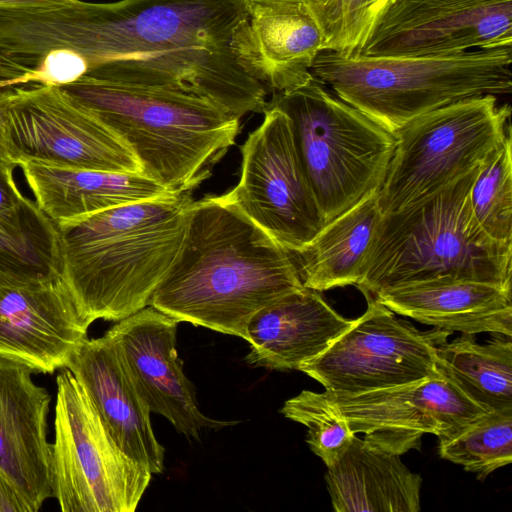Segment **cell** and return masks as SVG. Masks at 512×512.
Returning a JSON list of instances; mask_svg holds the SVG:
<instances>
[{
	"instance_id": "8992f818",
	"label": "cell",
	"mask_w": 512,
	"mask_h": 512,
	"mask_svg": "<svg viewBox=\"0 0 512 512\" xmlns=\"http://www.w3.org/2000/svg\"><path fill=\"white\" fill-rule=\"evenodd\" d=\"M511 48L407 57L323 51L311 73L393 133L422 114L460 100L510 94Z\"/></svg>"
},
{
	"instance_id": "9a60e30c",
	"label": "cell",
	"mask_w": 512,
	"mask_h": 512,
	"mask_svg": "<svg viewBox=\"0 0 512 512\" xmlns=\"http://www.w3.org/2000/svg\"><path fill=\"white\" fill-rule=\"evenodd\" d=\"M325 393L366 444L399 456L418 449L423 435L447 436L487 412L443 374L360 394Z\"/></svg>"
},
{
	"instance_id": "4316f807",
	"label": "cell",
	"mask_w": 512,
	"mask_h": 512,
	"mask_svg": "<svg viewBox=\"0 0 512 512\" xmlns=\"http://www.w3.org/2000/svg\"><path fill=\"white\" fill-rule=\"evenodd\" d=\"M481 165L471 190L475 220L493 240L512 244V136Z\"/></svg>"
},
{
	"instance_id": "2e32d148",
	"label": "cell",
	"mask_w": 512,
	"mask_h": 512,
	"mask_svg": "<svg viewBox=\"0 0 512 512\" xmlns=\"http://www.w3.org/2000/svg\"><path fill=\"white\" fill-rule=\"evenodd\" d=\"M178 321L148 305L119 320L105 334L121 353L135 387L150 413L164 416L186 437L231 423L205 416L177 355Z\"/></svg>"
},
{
	"instance_id": "52a82bcc",
	"label": "cell",
	"mask_w": 512,
	"mask_h": 512,
	"mask_svg": "<svg viewBox=\"0 0 512 512\" xmlns=\"http://www.w3.org/2000/svg\"><path fill=\"white\" fill-rule=\"evenodd\" d=\"M267 106L289 119L294 145L325 224L379 191L396 140L314 76L273 93Z\"/></svg>"
},
{
	"instance_id": "277c9868",
	"label": "cell",
	"mask_w": 512,
	"mask_h": 512,
	"mask_svg": "<svg viewBox=\"0 0 512 512\" xmlns=\"http://www.w3.org/2000/svg\"><path fill=\"white\" fill-rule=\"evenodd\" d=\"M481 165L401 210L381 214L355 285L367 301L386 289L431 280L511 288L512 244L491 239L471 208Z\"/></svg>"
},
{
	"instance_id": "ffe728a7",
	"label": "cell",
	"mask_w": 512,
	"mask_h": 512,
	"mask_svg": "<svg viewBox=\"0 0 512 512\" xmlns=\"http://www.w3.org/2000/svg\"><path fill=\"white\" fill-rule=\"evenodd\" d=\"M354 322L335 311L319 291L302 288L257 312L247 327L255 367L297 369L320 355Z\"/></svg>"
},
{
	"instance_id": "f1b7e54d",
	"label": "cell",
	"mask_w": 512,
	"mask_h": 512,
	"mask_svg": "<svg viewBox=\"0 0 512 512\" xmlns=\"http://www.w3.org/2000/svg\"><path fill=\"white\" fill-rule=\"evenodd\" d=\"M385 0H306L322 31L323 51L356 53Z\"/></svg>"
},
{
	"instance_id": "4dcf8cb0",
	"label": "cell",
	"mask_w": 512,
	"mask_h": 512,
	"mask_svg": "<svg viewBox=\"0 0 512 512\" xmlns=\"http://www.w3.org/2000/svg\"><path fill=\"white\" fill-rule=\"evenodd\" d=\"M0 512H34L32 506L0 472Z\"/></svg>"
},
{
	"instance_id": "6da1fadb",
	"label": "cell",
	"mask_w": 512,
	"mask_h": 512,
	"mask_svg": "<svg viewBox=\"0 0 512 512\" xmlns=\"http://www.w3.org/2000/svg\"><path fill=\"white\" fill-rule=\"evenodd\" d=\"M84 13L83 76L196 95L239 119L266 109L268 90L235 53L247 0L85 2Z\"/></svg>"
},
{
	"instance_id": "5b68a950",
	"label": "cell",
	"mask_w": 512,
	"mask_h": 512,
	"mask_svg": "<svg viewBox=\"0 0 512 512\" xmlns=\"http://www.w3.org/2000/svg\"><path fill=\"white\" fill-rule=\"evenodd\" d=\"M60 87L132 150L142 174L168 191H193L235 144L239 118L205 98L82 76Z\"/></svg>"
},
{
	"instance_id": "ac0fdd59",
	"label": "cell",
	"mask_w": 512,
	"mask_h": 512,
	"mask_svg": "<svg viewBox=\"0 0 512 512\" xmlns=\"http://www.w3.org/2000/svg\"><path fill=\"white\" fill-rule=\"evenodd\" d=\"M33 369L0 356V472L37 512L53 496L47 417L51 396Z\"/></svg>"
},
{
	"instance_id": "83f0119b",
	"label": "cell",
	"mask_w": 512,
	"mask_h": 512,
	"mask_svg": "<svg viewBox=\"0 0 512 512\" xmlns=\"http://www.w3.org/2000/svg\"><path fill=\"white\" fill-rule=\"evenodd\" d=\"M281 413L308 428L306 442L327 467L343 456L356 435L325 392L303 390L284 403Z\"/></svg>"
},
{
	"instance_id": "44dd1931",
	"label": "cell",
	"mask_w": 512,
	"mask_h": 512,
	"mask_svg": "<svg viewBox=\"0 0 512 512\" xmlns=\"http://www.w3.org/2000/svg\"><path fill=\"white\" fill-rule=\"evenodd\" d=\"M371 300L395 314L451 332L512 336L508 287L469 280H431L386 289Z\"/></svg>"
},
{
	"instance_id": "30bf717a",
	"label": "cell",
	"mask_w": 512,
	"mask_h": 512,
	"mask_svg": "<svg viewBox=\"0 0 512 512\" xmlns=\"http://www.w3.org/2000/svg\"><path fill=\"white\" fill-rule=\"evenodd\" d=\"M7 146L27 161L86 170L142 173L132 150L60 87L25 84L0 90Z\"/></svg>"
},
{
	"instance_id": "9c48e42d",
	"label": "cell",
	"mask_w": 512,
	"mask_h": 512,
	"mask_svg": "<svg viewBox=\"0 0 512 512\" xmlns=\"http://www.w3.org/2000/svg\"><path fill=\"white\" fill-rule=\"evenodd\" d=\"M52 492L63 512H133L152 474L124 454L68 368L56 378Z\"/></svg>"
},
{
	"instance_id": "d6986e66",
	"label": "cell",
	"mask_w": 512,
	"mask_h": 512,
	"mask_svg": "<svg viewBox=\"0 0 512 512\" xmlns=\"http://www.w3.org/2000/svg\"><path fill=\"white\" fill-rule=\"evenodd\" d=\"M66 368L85 389L120 450L151 474H160L165 449L155 437L149 408L112 339L106 334L84 339Z\"/></svg>"
},
{
	"instance_id": "ba28073f",
	"label": "cell",
	"mask_w": 512,
	"mask_h": 512,
	"mask_svg": "<svg viewBox=\"0 0 512 512\" xmlns=\"http://www.w3.org/2000/svg\"><path fill=\"white\" fill-rule=\"evenodd\" d=\"M511 108L495 95L460 100L393 132L395 149L378 191L381 214L395 212L480 166L503 143Z\"/></svg>"
},
{
	"instance_id": "7c38bea8",
	"label": "cell",
	"mask_w": 512,
	"mask_h": 512,
	"mask_svg": "<svg viewBox=\"0 0 512 512\" xmlns=\"http://www.w3.org/2000/svg\"><path fill=\"white\" fill-rule=\"evenodd\" d=\"M261 125L241 146L238 184L230 191L242 211L289 252L325 226L294 145L290 121L266 106Z\"/></svg>"
},
{
	"instance_id": "484cf974",
	"label": "cell",
	"mask_w": 512,
	"mask_h": 512,
	"mask_svg": "<svg viewBox=\"0 0 512 512\" xmlns=\"http://www.w3.org/2000/svg\"><path fill=\"white\" fill-rule=\"evenodd\" d=\"M438 439L441 458L483 480L512 461V407L487 411Z\"/></svg>"
},
{
	"instance_id": "d6a6232c",
	"label": "cell",
	"mask_w": 512,
	"mask_h": 512,
	"mask_svg": "<svg viewBox=\"0 0 512 512\" xmlns=\"http://www.w3.org/2000/svg\"><path fill=\"white\" fill-rule=\"evenodd\" d=\"M0 165L18 167L15 161L12 159L5 136V129L2 114L0 111Z\"/></svg>"
},
{
	"instance_id": "836d02e7",
	"label": "cell",
	"mask_w": 512,
	"mask_h": 512,
	"mask_svg": "<svg viewBox=\"0 0 512 512\" xmlns=\"http://www.w3.org/2000/svg\"><path fill=\"white\" fill-rule=\"evenodd\" d=\"M65 0H0L1 6H27V5H44Z\"/></svg>"
},
{
	"instance_id": "e0dca14e",
	"label": "cell",
	"mask_w": 512,
	"mask_h": 512,
	"mask_svg": "<svg viewBox=\"0 0 512 512\" xmlns=\"http://www.w3.org/2000/svg\"><path fill=\"white\" fill-rule=\"evenodd\" d=\"M248 15L235 40L242 68L268 92H285L307 83L323 34L305 2L247 0Z\"/></svg>"
},
{
	"instance_id": "3957f363",
	"label": "cell",
	"mask_w": 512,
	"mask_h": 512,
	"mask_svg": "<svg viewBox=\"0 0 512 512\" xmlns=\"http://www.w3.org/2000/svg\"><path fill=\"white\" fill-rule=\"evenodd\" d=\"M192 191L56 224L61 273L82 316L119 321L150 304L181 249Z\"/></svg>"
},
{
	"instance_id": "4fadbf2b",
	"label": "cell",
	"mask_w": 512,
	"mask_h": 512,
	"mask_svg": "<svg viewBox=\"0 0 512 512\" xmlns=\"http://www.w3.org/2000/svg\"><path fill=\"white\" fill-rule=\"evenodd\" d=\"M512 47V0H385L356 53L451 55Z\"/></svg>"
},
{
	"instance_id": "7a4b0ae2",
	"label": "cell",
	"mask_w": 512,
	"mask_h": 512,
	"mask_svg": "<svg viewBox=\"0 0 512 512\" xmlns=\"http://www.w3.org/2000/svg\"><path fill=\"white\" fill-rule=\"evenodd\" d=\"M302 288L292 254L229 191L194 200L181 249L149 305L178 322L248 342L250 319Z\"/></svg>"
},
{
	"instance_id": "e575fe53",
	"label": "cell",
	"mask_w": 512,
	"mask_h": 512,
	"mask_svg": "<svg viewBox=\"0 0 512 512\" xmlns=\"http://www.w3.org/2000/svg\"><path fill=\"white\" fill-rule=\"evenodd\" d=\"M299 1H303V2H305L306 0H299Z\"/></svg>"
},
{
	"instance_id": "f546056e",
	"label": "cell",
	"mask_w": 512,
	"mask_h": 512,
	"mask_svg": "<svg viewBox=\"0 0 512 512\" xmlns=\"http://www.w3.org/2000/svg\"><path fill=\"white\" fill-rule=\"evenodd\" d=\"M14 169L0 165V234L9 237L25 235L50 219L35 201L22 195Z\"/></svg>"
},
{
	"instance_id": "5bb4252c",
	"label": "cell",
	"mask_w": 512,
	"mask_h": 512,
	"mask_svg": "<svg viewBox=\"0 0 512 512\" xmlns=\"http://www.w3.org/2000/svg\"><path fill=\"white\" fill-rule=\"evenodd\" d=\"M90 325L61 272L0 267V356L52 374L66 368Z\"/></svg>"
},
{
	"instance_id": "1f68e13d",
	"label": "cell",
	"mask_w": 512,
	"mask_h": 512,
	"mask_svg": "<svg viewBox=\"0 0 512 512\" xmlns=\"http://www.w3.org/2000/svg\"><path fill=\"white\" fill-rule=\"evenodd\" d=\"M19 70L0 57V90L12 87L19 77Z\"/></svg>"
},
{
	"instance_id": "cb8c5ba5",
	"label": "cell",
	"mask_w": 512,
	"mask_h": 512,
	"mask_svg": "<svg viewBox=\"0 0 512 512\" xmlns=\"http://www.w3.org/2000/svg\"><path fill=\"white\" fill-rule=\"evenodd\" d=\"M377 194L326 223L301 250L290 252L304 287L322 292L357 284L381 217Z\"/></svg>"
},
{
	"instance_id": "8fae6325",
	"label": "cell",
	"mask_w": 512,
	"mask_h": 512,
	"mask_svg": "<svg viewBox=\"0 0 512 512\" xmlns=\"http://www.w3.org/2000/svg\"><path fill=\"white\" fill-rule=\"evenodd\" d=\"M320 355L298 370L325 391L353 395L442 375L437 348L453 333L419 330L376 300Z\"/></svg>"
},
{
	"instance_id": "7402d4cb",
	"label": "cell",
	"mask_w": 512,
	"mask_h": 512,
	"mask_svg": "<svg viewBox=\"0 0 512 512\" xmlns=\"http://www.w3.org/2000/svg\"><path fill=\"white\" fill-rule=\"evenodd\" d=\"M20 167L37 206L55 224L171 192L142 173L75 169L35 161Z\"/></svg>"
},
{
	"instance_id": "d4e9b609",
	"label": "cell",
	"mask_w": 512,
	"mask_h": 512,
	"mask_svg": "<svg viewBox=\"0 0 512 512\" xmlns=\"http://www.w3.org/2000/svg\"><path fill=\"white\" fill-rule=\"evenodd\" d=\"M436 356L440 372L485 410L512 407L511 336L492 333L479 344L462 334L442 343Z\"/></svg>"
},
{
	"instance_id": "603a6c76",
	"label": "cell",
	"mask_w": 512,
	"mask_h": 512,
	"mask_svg": "<svg viewBox=\"0 0 512 512\" xmlns=\"http://www.w3.org/2000/svg\"><path fill=\"white\" fill-rule=\"evenodd\" d=\"M327 489L336 512H417L422 478L399 455L370 447L356 435L327 467Z\"/></svg>"
}]
</instances>
